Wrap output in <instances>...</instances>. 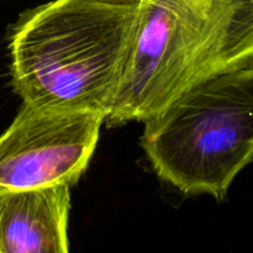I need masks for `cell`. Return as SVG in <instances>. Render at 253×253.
I'll return each mask as SVG.
<instances>
[{"label": "cell", "instance_id": "5", "mask_svg": "<svg viewBox=\"0 0 253 253\" xmlns=\"http://www.w3.org/2000/svg\"><path fill=\"white\" fill-rule=\"evenodd\" d=\"M71 188L0 190V253H69Z\"/></svg>", "mask_w": 253, "mask_h": 253}, {"label": "cell", "instance_id": "4", "mask_svg": "<svg viewBox=\"0 0 253 253\" xmlns=\"http://www.w3.org/2000/svg\"><path fill=\"white\" fill-rule=\"evenodd\" d=\"M105 115L22 104L0 136V190L43 189L78 183L88 168Z\"/></svg>", "mask_w": 253, "mask_h": 253}, {"label": "cell", "instance_id": "2", "mask_svg": "<svg viewBox=\"0 0 253 253\" xmlns=\"http://www.w3.org/2000/svg\"><path fill=\"white\" fill-rule=\"evenodd\" d=\"M253 67V0H141L108 126L145 121L200 82Z\"/></svg>", "mask_w": 253, "mask_h": 253}, {"label": "cell", "instance_id": "6", "mask_svg": "<svg viewBox=\"0 0 253 253\" xmlns=\"http://www.w3.org/2000/svg\"><path fill=\"white\" fill-rule=\"evenodd\" d=\"M109 1H116V2H140L141 0H109Z\"/></svg>", "mask_w": 253, "mask_h": 253}, {"label": "cell", "instance_id": "3", "mask_svg": "<svg viewBox=\"0 0 253 253\" xmlns=\"http://www.w3.org/2000/svg\"><path fill=\"white\" fill-rule=\"evenodd\" d=\"M143 123L140 143L160 179L224 200L253 160V67L195 84Z\"/></svg>", "mask_w": 253, "mask_h": 253}, {"label": "cell", "instance_id": "1", "mask_svg": "<svg viewBox=\"0 0 253 253\" xmlns=\"http://www.w3.org/2000/svg\"><path fill=\"white\" fill-rule=\"evenodd\" d=\"M138 2L52 0L10 29V77L22 104L110 114L135 41Z\"/></svg>", "mask_w": 253, "mask_h": 253}]
</instances>
